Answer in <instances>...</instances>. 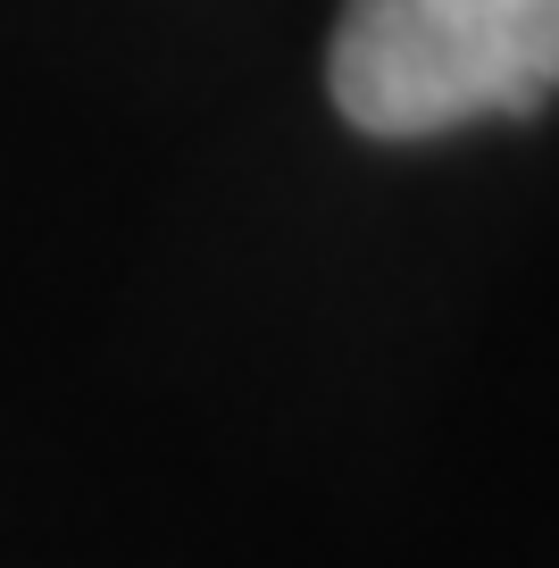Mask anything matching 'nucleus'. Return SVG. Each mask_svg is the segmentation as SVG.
Returning <instances> with one entry per match:
<instances>
[{"label":"nucleus","mask_w":559,"mask_h":568,"mask_svg":"<svg viewBox=\"0 0 559 568\" xmlns=\"http://www.w3.org/2000/svg\"><path fill=\"white\" fill-rule=\"evenodd\" d=\"M326 75L334 109L385 142L518 118L559 92V0H350Z\"/></svg>","instance_id":"1"}]
</instances>
